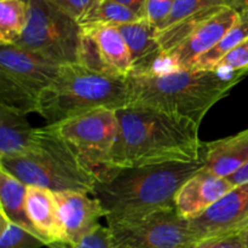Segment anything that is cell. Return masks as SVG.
Wrapping results in <instances>:
<instances>
[{
  "instance_id": "obj_1",
  "label": "cell",
  "mask_w": 248,
  "mask_h": 248,
  "mask_svg": "<svg viewBox=\"0 0 248 248\" xmlns=\"http://www.w3.org/2000/svg\"><path fill=\"white\" fill-rule=\"evenodd\" d=\"M118 136L107 170L200 161L199 127L159 110L127 106L116 110Z\"/></svg>"
},
{
  "instance_id": "obj_4",
  "label": "cell",
  "mask_w": 248,
  "mask_h": 248,
  "mask_svg": "<svg viewBox=\"0 0 248 248\" xmlns=\"http://www.w3.org/2000/svg\"><path fill=\"white\" fill-rule=\"evenodd\" d=\"M125 79L109 77L79 63L62 65L56 79L43 92L39 115L47 125H56L98 108L127 107Z\"/></svg>"
},
{
  "instance_id": "obj_8",
  "label": "cell",
  "mask_w": 248,
  "mask_h": 248,
  "mask_svg": "<svg viewBox=\"0 0 248 248\" xmlns=\"http://www.w3.org/2000/svg\"><path fill=\"white\" fill-rule=\"evenodd\" d=\"M51 126L90 173L106 171L118 136L116 110L98 108Z\"/></svg>"
},
{
  "instance_id": "obj_16",
  "label": "cell",
  "mask_w": 248,
  "mask_h": 248,
  "mask_svg": "<svg viewBox=\"0 0 248 248\" xmlns=\"http://www.w3.org/2000/svg\"><path fill=\"white\" fill-rule=\"evenodd\" d=\"M27 211L31 224L46 246L68 244L60 206L52 190L36 186H27Z\"/></svg>"
},
{
  "instance_id": "obj_33",
  "label": "cell",
  "mask_w": 248,
  "mask_h": 248,
  "mask_svg": "<svg viewBox=\"0 0 248 248\" xmlns=\"http://www.w3.org/2000/svg\"><path fill=\"white\" fill-rule=\"evenodd\" d=\"M239 232L240 235H241L245 246H246V248H248V228H244V229L239 230Z\"/></svg>"
},
{
  "instance_id": "obj_10",
  "label": "cell",
  "mask_w": 248,
  "mask_h": 248,
  "mask_svg": "<svg viewBox=\"0 0 248 248\" xmlns=\"http://www.w3.org/2000/svg\"><path fill=\"white\" fill-rule=\"evenodd\" d=\"M78 63L109 77L127 79L133 70L130 50L116 26L81 27Z\"/></svg>"
},
{
  "instance_id": "obj_6",
  "label": "cell",
  "mask_w": 248,
  "mask_h": 248,
  "mask_svg": "<svg viewBox=\"0 0 248 248\" xmlns=\"http://www.w3.org/2000/svg\"><path fill=\"white\" fill-rule=\"evenodd\" d=\"M82 29L78 21L47 0L28 2V21L15 45L60 65L79 61Z\"/></svg>"
},
{
  "instance_id": "obj_25",
  "label": "cell",
  "mask_w": 248,
  "mask_h": 248,
  "mask_svg": "<svg viewBox=\"0 0 248 248\" xmlns=\"http://www.w3.org/2000/svg\"><path fill=\"white\" fill-rule=\"evenodd\" d=\"M48 248H114L109 237L108 227L104 228L99 225L94 232L87 235L77 245L68 244H55Z\"/></svg>"
},
{
  "instance_id": "obj_12",
  "label": "cell",
  "mask_w": 248,
  "mask_h": 248,
  "mask_svg": "<svg viewBox=\"0 0 248 248\" xmlns=\"http://www.w3.org/2000/svg\"><path fill=\"white\" fill-rule=\"evenodd\" d=\"M248 219V183L236 186L190 222L196 242L210 237L239 232Z\"/></svg>"
},
{
  "instance_id": "obj_34",
  "label": "cell",
  "mask_w": 248,
  "mask_h": 248,
  "mask_svg": "<svg viewBox=\"0 0 248 248\" xmlns=\"http://www.w3.org/2000/svg\"><path fill=\"white\" fill-rule=\"evenodd\" d=\"M22 1H24V2H27V4H28V2L31 1V0H22Z\"/></svg>"
},
{
  "instance_id": "obj_7",
  "label": "cell",
  "mask_w": 248,
  "mask_h": 248,
  "mask_svg": "<svg viewBox=\"0 0 248 248\" xmlns=\"http://www.w3.org/2000/svg\"><path fill=\"white\" fill-rule=\"evenodd\" d=\"M61 67L16 45H0V104L26 115L39 113L41 94Z\"/></svg>"
},
{
  "instance_id": "obj_20",
  "label": "cell",
  "mask_w": 248,
  "mask_h": 248,
  "mask_svg": "<svg viewBox=\"0 0 248 248\" xmlns=\"http://www.w3.org/2000/svg\"><path fill=\"white\" fill-rule=\"evenodd\" d=\"M248 39V14H239L236 23L225 33V35L193 64L194 70H213L218 63L234 48Z\"/></svg>"
},
{
  "instance_id": "obj_2",
  "label": "cell",
  "mask_w": 248,
  "mask_h": 248,
  "mask_svg": "<svg viewBox=\"0 0 248 248\" xmlns=\"http://www.w3.org/2000/svg\"><path fill=\"white\" fill-rule=\"evenodd\" d=\"M202 169V159L108 169L96 177L92 196L99 202L108 223L140 219L176 208L179 189Z\"/></svg>"
},
{
  "instance_id": "obj_32",
  "label": "cell",
  "mask_w": 248,
  "mask_h": 248,
  "mask_svg": "<svg viewBox=\"0 0 248 248\" xmlns=\"http://www.w3.org/2000/svg\"><path fill=\"white\" fill-rule=\"evenodd\" d=\"M228 6L239 14H248V0H228Z\"/></svg>"
},
{
  "instance_id": "obj_29",
  "label": "cell",
  "mask_w": 248,
  "mask_h": 248,
  "mask_svg": "<svg viewBox=\"0 0 248 248\" xmlns=\"http://www.w3.org/2000/svg\"><path fill=\"white\" fill-rule=\"evenodd\" d=\"M70 17L79 21L94 0H47Z\"/></svg>"
},
{
  "instance_id": "obj_23",
  "label": "cell",
  "mask_w": 248,
  "mask_h": 248,
  "mask_svg": "<svg viewBox=\"0 0 248 248\" xmlns=\"http://www.w3.org/2000/svg\"><path fill=\"white\" fill-rule=\"evenodd\" d=\"M0 248H41L45 241L29 230L10 222L0 213Z\"/></svg>"
},
{
  "instance_id": "obj_14",
  "label": "cell",
  "mask_w": 248,
  "mask_h": 248,
  "mask_svg": "<svg viewBox=\"0 0 248 248\" xmlns=\"http://www.w3.org/2000/svg\"><path fill=\"white\" fill-rule=\"evenodd\" d=\"M55 193V191H53ZM64 224L68 245H77L99 227L104 212L96 199L79 191L55 193Z\"/></svg>"
},
{
  "instance_id": "obj_31",
  "label": "cell",
  "mask_w": 248,
  "mask_h": 248,
  "mask_svg": "<svg viewBox=\"0 0 248 248\" xmlns=\"http://www.w3.org/2000/svg\"><path fill=\"white\" fill-rule=\"evenodd\" d=\"M230 182L234 184L235 186H241V184L248 183V162L245 165L242 169H240L239 171L235 172L234 174H232L230 177H228Z\"/></svg>"
},
{
  "instance_id": "obj_15",
  "label": "cell",
  "mask_w": 248,
  "mask_h": 248,
  "mask_svg": "<svg viewBox=\"0 0 248 248\" xmlns=\"http://www.w3.org/2000/svg\"><path fill=\"white\" fill-rule=\"evenodd\" d=\"M116 28L130 50L133 63L131 75L159 72L162 50L157 43V27L147 18H142L132 23L116 26Z\"/></svg>"
},
{
  "instance_id": "obj_18",
  "label": "cell",
  "mask_w": 248,
  "mask_h": 248,
  "mask_svg": "<svg viewBox=\"0 0 248 248\" xmlns=\"http://www.w3.org/2000/svg\"><path fill=\"white\" fill-rule=\"evenodd\" d=\"M26 116L0 104V159L22 155L33 148L36 128L29 125Z\"/></svg>"
},
{
  "instance_id": "obj_11",
  "label": "cell",
  "mask_w": 248,
  "mask_h": 248,
  "mask_svg": "<svg viewBox=\"0 0 248 248\" xmlns=\"http://www.w3.org/2000/svg\"><path fill=\"white\" fill-rule=\"evenodd\" d=\"M237 19L239 12L229 6L223 7L218 14L199 27L178 46L169 52L162 53L157 73L191 69L198 58L210 51L236 23Z\"/></svg>"
},
{
  "instance_id": "obj_28",
  "label": "cell",
  "mask_w": 248,
  "mask_h": 248,
  "mask_svg": "<svg viewBox=\"0 0 248 248\" xmlns=\"http://www.w3.org/2000/svg\"><path fill=\"white\" fill-rule=\"evenodd\" d=\"M193 248H246L239 232L210 237L196 242Z\"/></svg>"
},
{
  "instance_id": "obj_30",
  "label": "cell",
  "mask_w": 248,
  "mask_h": 248,
  "mask_svg": "<svg viewBox=\"0 0 248 248\" xmlns=\"http://www.w3.org/2000/svg\"><path fill=\"white\" fill-rule=\"evenodd\" d=\"M119 4L124 5L125 7L130 9L142 18H145V10H147V0H114Z\"/></svg>"
},
{
  "instance_id": "obj_19",
  "label": "cell",
  "mask_w": 248,
  "mask_h": 248,
  "mask_svg": "<svg viewBox=\"0 0 248 248\" xmlns=\"http://www.w3.org/2000/svg\"><path fill=\"white\" fill-rule=\"evenodd\" d=\"M0 213L10 222L39 236L27 211V186L2 167H0Z\"/></svg>"
},
{
  "instance_id": "obj_13",
  "label": "cell",
  "mask_w": 248,
  "mask_h": 248,
  "mask_svg": "<svg viewBox=\"0 0 248 248\" xmlns=\"http://www.w3.org/2000/svg\"><path fill=\"white\" fill-rule=\"evenodd\" d=\"M234 188L228 178L202 169L178 190L174 201L176 210L184 219H195Z\"/></svg>"
},
{
  "instance_id": "obj_9",
  "label": "cell",
  "mask_w": 248,
  "mask_h": 248,
  "mask_svg": "<svg viewBox=\"0 0 248 248\" xmlns=\"http://www.w3.org/2000/svg\"><path fill=\"white\" fill-rule=\"evenodd\" d=\"M114 248H193L196 244L190 222L176 208L140 219L108 223Z\"/></svg>"
},
{
  "instance_id": "obj_5",
  "label": "cell",
  "mask_w": 248,
  "mask_h": 248,
  "mask_svg": "<svg viewBox=\"0 0 248 248\" xmlns=\"http://www.w3.org/2000/svg\"><path fill=\"white\" fill-rule=\"evenodd\" d=\"M0 167L27 186H41L55 193L92 194L96 181L51 125L36 128L33 148L22 155L0 159Z\"/></svg>"
},
{
  "instance_id": "obj_17",
  "label": "cell",
  "mask_w": 248,
  "mask_h": 248,
  "mask_svg": "<svg viewBox=\"0 0 248 248\" xmlns=\"http://www.w3.org/2000/svg\"><path fill=\"white\" fill-rule=\"evenodd\" d=\"M203 169L228 178L248 162V128L236 135L203 143Z\"/></svg>"
},
{
  "instance_id": "obj_21",
  "label": "cell",
  "mask_w": 248,
  "mask_h": 248,
  "mask_svg": "<svg viewBox=\"0 0 248 248\" xmlns=\"http://www.w3.org/2000/svg\"><path fill=\"white\" fill-rule=\"evenodd\" d=\"M140 19L142 17L114 0H94L78 23L80 27L120 26Z\"/></svg>"
},
{
  "instance_id": "obj_27",
  "label": "cell",
  "mask_w": 248,
  "mask_h": 248,
  "mask_svg": "<svg viewBox=\"0 0 248 248\" xmlns=\"http://www.w3.org/2000/svg\"><path fill=\"white\" fill-rule=\"evenodd\" d=\"M176 0H147L145 18L159 28L171 14Z\"/></svg>"
},
{
  "instance_id": "obj_26",
  "label": "cell",
  "mask_w": 248,
  "mask_h": 248,
  "mask_svg": "<svg viewBox=\"0 0 248 248\" xmlns=\"http://www.w3.org/2000/svg\"><path fill=\"white\" fill-rule=\"evenodd\" d=\"M248 68V39L246 41L230 51L222 61L217 64L215 69L236 70ZM213 69V70H215Z\"/></svg>"
},
{
  "instance_id": "obj_24",
  "label": "cell",
  "mask_w": 248,
  "mask_h": 248,
  "mask_svg": "<svg viewBox=\"0 0 248 248\" xmlns=\"http://www.w3.org/2000/svg\"><path fill=\"white\" fill-rule=\"evenodd\" d=\"M225 5L228 6V0H176L171 10V14L165 19L164 23L157 28V31L167 28V27L172 26L196 12L212 9V7L225 6Z\"/></svg>"
},
{
  "instance_id": "obj_3",
  "label": "cell",
  "mask_w": 248,
  "mask_h": 248,
  "mask_svg": "<svg viewBox=\"0 0 248 248\" xmlns=\"http://www.w3.org/2000/svg\"><path fill=\"white\" fill-rule=\"evenodd\" d=\"M247 77L248 68L131 75L126 79L127 106L155 109L200 127L208 110Z\"/></svg>"
},
{
  "instance_id": "obj_22",
  "label": "cell",
  "mask_w": 248,
  "mask_h": 248,
  "mask_svg": "<svg viewBox=\"0 0 248 248\" xmlns=\"http://www.w3.org/2000/svg\"><path fill=\"white\" fill-rule=\"evenodd\" d=\"M28 21V4L22 0H0V45H15Z\"/></svg>"
}]
</instances>
